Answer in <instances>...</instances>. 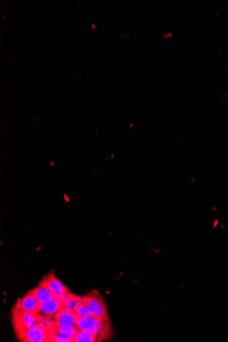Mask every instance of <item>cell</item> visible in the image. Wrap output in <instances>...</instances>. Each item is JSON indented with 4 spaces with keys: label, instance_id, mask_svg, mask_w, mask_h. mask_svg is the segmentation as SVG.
Here are the masks:
<instances>
[{
    "label": "cell",
    "instance_id": "obj_11",
    "mask_svg": "<svg viewBox=\"0 0 228 342\" xmlns=\"http://www.w3.org/2000/svg\"><path fill=\"white\" fill-rule=\"evenodd\" d=\"M96 319L92 316L79 317L77 319L76 327L79 331H90L95 325Z\"/></svg>",
    "mask_w": 228,
    "mask_h": 342
},
{
    "label": "cell",
    "instance_id": "obj_5",
    "mask_svg": "<svg viewBox=\"0 0 228 342\" xmlns=\"http://www.w3.org/2000/svg\"><path fill=\"white\" fill-rule=\"evenodd\" d=\"M38 286L47 288L53 293H70L69 289L55 277L53 271L45 275L39 282Z\"/></svg>",
    "mask_w": 228,
    "mask_h": 342
},
{
    "label": "cell",
    "instance_id": "obj_12",
    "mask_svg": "<svg viewBox=\"0 0 228 342\" xmlns=\"http://www.w3.org/2000/svg\"><path fill=\"white\" fill-rule=\"evenodd\" d=\"M82 301V297L75 295V294L69 293L67 298L61 302L63 304V308L67 309V310L73 311L75 312L77 310V307L79 306Z\"/></svg>",
    "mask_w": 228,
    "mask_h": 342
},
{
    "label": "cell",
    "instance_id": "obj_4",
    "mask_svg": "<svg viewBox=\"0 0 228 342\" xmlns=\"http://www.w3.org/2000/svg\"><path fill=\"white\" fill-rule=\"evenodd\" d=\"M112 328L109 319L96 318L93 329L90 331L96 337V341L110 339L112 335Z\"/></svg>",
    "mask_w": 228,
    "mask_h": 342
},
{
    "label": "cell",
    "instance_id": "obj_3",
    "mask_svg": "<svg viewBox=\"0 0 228 342\" xmlns=\"http://www.w3.org/2000/svg\"><path fill=\"white\" fill-rule=\"evenodd\" d=\"M16 336L22 341L50 342L51 335L39 327L38 325L30 329L15 331Z\"/></svg>",
    "mask_w": 228,
    "mask_h": 342
},
{
    "label": "cell",
    "instance_id": "obj_14",
    "mask_svg": "<svg viewBox=\"0 0 228 342\" xmlns=\"http://www.w3.org/2000/svg\"><path fill=\"white\" fill-rule=\"evenodd\" d=\"M75 314L79 317H85L92 316L91 312L88 307L85 306L81 301L79 306L77 307V310H75Z\"/></svg>",
    "mask_w": 228,
    "mask_h": 342
},
{
    "label": "cell",
    "instance_id": "obj_2",
    "mask_svg": "<svg viewBox=\"0 0 228 342\" xmlns=\"http://www.w3.org/2000/svg\"><path fill=\"white\" fill-rule=\"evenodd\" d=\"M12 324L15 331L30 329L36 325L38 320V313L26 312L14 306L12 309Z\"/></svg>",
    "mask_w": 228,
    "mask_h": 342
},
{
    "label": "cell",
    "instance_id": "obj_9",
    "mask_svg": "<svg viewBox=\"0 0 228 342\" xmlns=\"http://www.w3.org/2000/svg\"><path fill=\"white\" fill-rule=\"evenodd\" d=\"M61 308H63V304L61 301L55 300L54 298H51L47 301L40 303L38 313L53 317Z\"/></svg>",
    "mask_w": 228,
    "mask_h": 342
},
{
    "label": "cell",
    "instance_id": "obj_8",
    "mask_svg": "<svg viewBox=\"0 0 228 342\" xmlns=\"http://www.w3.org/2000/svg\"><path fill=\"white\" fill-rule=\"evenodd\" d=\"M77 316L73 311L61 308L53 316L57 326H65V325H75L77 323Z\"/></svg>",
    "mask_w": 228,
    "mask_h": 342
},
{
    "label": "cell",
    "instance_id": "obj_1",
    "mask_svg": "<svg viewBox=\"0 0 228 342\" xmlns=\"http://www.w3.org/2000/svg\"><path fill=\"white\" fill-rule=\"evenodd\" d=\"M82 302L88 307L95 318L109 319L108 308L103 298L98 292H92L82 297Z\"/></svg>",
    "mask_w": 228,
    "mask_h": 342
},
{
    "label": "cell",
    "instance_id": "obj_10",
    "mask_svg": "<svg viewBox=\"0 0 228 342\" xmlns=\"http://www.w3.org/2000/svg\"><path fill=\"white\" fill-rule=\"evenodd\" d=\"M30 292L40 304L53 298V292L42 286H38V287L30 290Z\"/></svg>",
    "mask_w": 228,
    "mask_h": 342
},
{
    "label": "cell",
    "instance_id": "obj_6",
    "mask_svg": "<svg viewBox=\"0 0 228 342\" xmlns=\"http://www.w3.org/2000/svg\"><path fill=\"white\" fill-rule=\"evenodd\" d=\"M77 331L76 325L57 326L56 331L51 335V341L73 342V337Z\"/></svg>",
    "mask_w": 228,
    "mask_h": 342
},
{
    "label": "cell",
    "instance_id": "obj_7",
    "mask_svg": "<svg viewBox=\"0 0 228 342\" xmlns=\"http://www.w3.org/2000/svg\"><path fill=\"white\" fill-rule=\"evenodd\" d=\"M15 306L20 310L26 312L38 314L40 303L35 298L30 291L28 292L22 298H18L16 303Z\"/></svg>",
    "mask_w": 228,
    "mask_h": 342
},
{
    "label": "cell",
    "instance_id": "obj_13",
    "mask_svg": "<svg viewBox=\"0 0 228 342\" xmlns=\"http://www.w3.org/2000/svg\"><path fill=\"white\" fill-rule=\"evenodd\" d=\"M96 337L90 331H79L73 337V342H96Z\"/></svg>",
    "mask_w": 228,
    "mask_h": 342
}]
</instances>
